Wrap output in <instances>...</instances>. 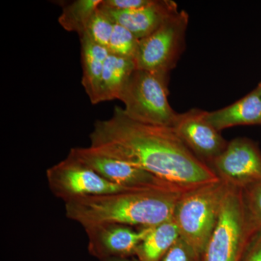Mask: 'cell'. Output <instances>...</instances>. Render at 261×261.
<instances>
[{"label":"cell","mask_w":261,"mask_h":261,"mask_svg":"<svg viewBox=\"0 0 261 261\" xmlns=\"http://www.w3.org/2000/svg\"><path fill=\"white\" fill-rule=\"evenodd\" d=\"M80 39L83 69L82 85L90 102L97 105L101 102V78L109 51L86 34Z\"/></svg>","instance_id":"obj_14"},{"label":"cell","mask_w":261,"mask_h":261,"mask_svg":"<svg viewBox=\"0 0 261 261\" xmlns=\"http://www.w3.org/2000/svg\"><path fill=\"white\" fill-rule=\"evenodd\" d=\"M151 0H102L100 8L112 11H128L138 9L150 3Z\"/></svg>","instance_id":"obj_22"},{"label":"cell","mask_w":261,"mask_h":261,"mask_svg":"<svg viewBox=\"0 0 261 261\" xmlns=\"http://www.w3.org/2000/svg\"><path fill=\"white\" fill-rule=\"evenodd\" d=\"M189 15L179 10L157 30L139 40L134 57L136 68L170 73L185 50Z\"/></svg>","instance_id":"obj_6"},{"label":"cell","mask_w":261,"mask_h":261,"mask_svg":"<svg viewBox=\"0 0 261 261\" xmlns=\"http://www.w3.org/2000/svg\"><path fill=\"white\" fill-rule=\"evenodd\" d=\"M89 138L90 147L98 152L134 165L185 191L219 180L172 127L133 121L122 108H115L109 119L96 121Z\"/></svg>","instance_id":"obj_1"},{"label":"cell","mask_w":261,"mask_h":261,"mask_svg":"<svg viewBox=\"0 0 261 261\" xmlns=\"http://www.w3.org/2000/svg\"><path fill=\"white\" fill-rule=\"evenodd\" d=\"M168 82L169 73L136 68L119 98L126 116L145 124L172 127L178 113L168 102Z\"/></svg>","instance_id":"obj_4"},{"label":"cell","mask_w":261,"mask_h":261,"mask_svg":"<svg viewBox=\"0 0 261 261\" xmlns=\"http://www.w3.org/2000/svg\"><path fill=\"white\" fill-rule=\"evenodd\" d=\"M242 261H261V230L250 239Z\"/></svg>","instance_id":"obj_23"},{"label":"cell","mask_w":261,"mask_h":261,"mask_svg":"<svg viewBox=\"0 0 261 261\" xmlns=\"http://www.w3.org/2000/svg\"><path fill=\"white\" fill-rule=\"evenodd\" d=\"M247 221L252 233L261 230V181L243 190Z\"/></svg>","instance_id":"obj_20"},{"label":"cell","mask_w":261,"mask_h":261,"mask_svg":"<svg viewBox=\"0 0 261 261\" xmlns=\"http://www.w3.org/2000/svg\"><path fill=\"white\" fill-rule=\"evenodd\" d=\"M161 261H202V256L180 238Z\"/></svg>","instance_id":"obj_21"},{"label":"cell","mask_w":261,"mask_h":261,"mask_svg":"<svg viewBox=\"0 0 261 261\" xmlns=\"http://www.w3.org/2000/svg\"><path fill=\"white\" fill-rule=\"evenodd\" d=\"M247 221L243 190L228 187L219 220L211 234L202 261H242L253 236Z\"/></svg>","instance_id":"obj_5"},{"label":"cell","mask_w":261,"mask_h":261,"mask_svg":"<svg viewBox=\"0 0 261 261\" xmlns=\"http://www.w3.org/2000/svg\"><path fill=\"white\" fill-rule=\"evenodd\" d=\"M109 261H139L138 260H130V259L125 258V257H113Z\"/></svg>","instance_id":"obj_24"},{"label":"cell","mask_w":261,"mask_h":261,"mask_svg":"<svg viewBox=\"0 0 261 261\" xmlns=\"http://www.w3.org/2000/svg\"><path fill=\"white\" fill-rule=\"evenodd\" d=\"M46 176L51 192L64 202L87 196L138 189L113 185L69 154L48 168Z\"/></svg>","instance_id":"obj_7"},{"label":"cell","mask_w":261,"mask_h":261,"mask_svg":"<svg viewBox=\"0 0 261 261\" xmlns=\"http://www.w3.org/2000/svg\"><path fill=\"white\" fill-rule=\"evenodd\" d=\"M219 180L244 190L261 181V152L250 139L238 137L209 165Z\"/></svg>","instance_id":"obj_8"},{"label":"cell","mask_w":261,"mask_h":261,"mask_svg":"<svg viewBox=\"0 0 261 261\" xmlns=\"http://www.w3.org/2000/svg\"><path fill=\"white\" fill-rule=\"evenodd\" d=\"M101 3L102 0L61 1L60 5L63 9L58 22L65 31L77 33L82 37Z\"/></svg>","instance_id":"obj_17"},{"label":"cell","mask_w":261,"mask_h":261,"mask_svg":"<svg viewBox=\"0 0 261 261\" xmlns=\"http://www.w3.org/2000/svg\"><path fill=\"white\" fill-rule=\"evenodd\" d=\"M206 114L207 111L198 108L178 113L172 128L187 147L209 166L224 150L228 142L208 123Z\"/></svg>","instance_id":"obj_10"},{"label":"cell","mask_w":261,"mask_h":261,"mask_svg":"<svg viewBox=\"0 0 261 261\" xmlns=\"http://www.w3.org/2000/svg\"><path fill=\"white\" fill-rule=\"evenodd\" d=\"M135 69L132 58L108 55L101 78V102L119 99Z\"/></svg>","instance_id":"obj_16"},{"label":"cell","mask_w":261,"mask_h":261,"mask_svg":"<svg viewBox=\"0 0 261 261\" xmlns=\"http://www.w3.org/2000/svg\"><path fill=\"white\" fill-rule=\"evenodd\" d=\"M206 119L220 132L238 126H261V85L233 104L207 112Z\"/></svg>","instance_id":"obj_13"},{"label":"cell","mask_w":261,"mask_h":261,"mask_svg":"<svg viewBox=\"0 0 261 261\" xmlns=\"http://www.w3.org/2000/svg\"><path fill=\"white\" fill-rule=\"evenodd\" d=\"M179 231L173 219L150 227L136 249L139 261H161L178 239Z\"/></svg>","instance_id":"obj_15"},{"label":"cell","mask_w":261,"mask_h":261,"mask_svg":"<svg viewBox=\"0 0 261 261\" xmlns=\"http://www.w3.org/2000/svg\"><path fill=\"white\" fill-rule=\"evenodd\" d=\"M149 228L137 230L132 226L109 224L85 229L89 248L94 253L104 256L123 257L135 254L136 249L147 234Z\"/></svg>","instance_id":"obj_11"},{"label":"cell","mask_w":261,"mask_h":261,"mask_svg":"<svg viewBox=\"0 0 261 261\" xmlns=\"http://www.w3.org/2000/svg\"><path fill=\"white\" fill-rule=\"evenodd\" d=\"M185 192L176 187H145L87 196L65 202V215L84 230L109 224L154 227L173 219Z\"/></svg>","instance_id":"obj_2"},{"label":"cell","mask_w":261,"mask_h":261,"mask_svg":"<svg viewBox=\"0 0 261 261\" xmlns=\"http://www.w3.org/2000/svg\"><path fill=\"white\" fill-rule=\"evenodd\" d=\"M68 154L118 186L126 188L176 187L134 165L98 152L90 146L71 148Z\"/></svg>","instance_id":"obj_9"},{"label":"cell","mask_w":261,"mask_h":261,"mask_svg":"<svg viewBox=\"0 0 261 261\" xmlns=\"http://www.w3.org/2000/svg\"><path fill=\"white\" fill-rule=\"evenodd\" d=\"M228 187L219 180L187 190L176 206L173 219L180 238L202 257L217 224Z\"/></svg>","instance_id":"obj_3"},{"label":"cell","mask_w":261,"mask_h":261,"mask_svg":"<svg viewBox=\"0 0 261 261\" xmlns=\"http://www.w3.org/2000/svg\"><path fill=\"white\" fill-rule=\"evenodd\" d=\"M137 37L123 25L115 23L114 29L107 49L110 54L134 59L138 47Z\"/></svg>","instance_id":"obj_18"},{"label":"cell","mask_w":261,"mask_h":261,"mask_svg":"<svg viewBox=\"0 0 261 261\" xmlns=\"http://www.w3.org/2000/svg\"><path fill=\"white\" fill-rule=\"evenodd\" d=\"M99 8L106 12L114 23L123 25L138 39L153 33L179 11L177 4L172 0H151L145 6L128 11H112L100 7Z\"/></svg>","instance_id":"obj_12"},{"label":"cell","mask_w":261,"mask_h":261,"mask_svg":"<svg viewBox=\"0 0 261 261\" xmlns=\"http://www.w3.org/2000/svg\"><path fill=\"white\" fill-rule=\"evenodd\" d=\"M114 27L115 23L112 19L99 8L89 20L84 34L94 42L108 48Z\"/></svg>","instance_id":"obj_19"},{"label":"cell","mask_w":261,"mask_h":261,"mask_svg":"<svg viewBox=\"0 0 261 261\" xmlns=\"http://www.w3.org/2000/svg\"><path fill=\"white\" fill-rule=\"evenodd\" d=\"M260 85H261V82H260Z\"/></svg>","instance_id":"obj_25"}]
</instances>
